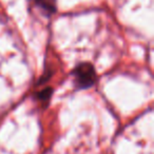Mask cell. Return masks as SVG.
Segmentation results:
<instances>
[{"mask_svg":"<svg viewBox=\"0 0 154 154\" xmlns=\"http://www.w3.org/2000/svg\"><path fill=\"white\" fill-rule=\"evenodd\" d=\"M37 2L45 11L53 12L55 10V0H37Z\"/></svg>","mask_w":154,"mask_h":154,"instance_id":"cell-2","label":"cell"},{"mask_svg":"<svg viewBox=\"0 0 154 154\" xmlns=\"http://www.w3.org/2000/svg\"><path fill=\"white\" fill-rule=\"evenodd\" d=\"M75 76H76L77 84L80 87H89L95 80V72L92 66L88 63L78 66V69H76V72H75Z\"/></svg>","mask_w":154,"mask_h":154,"instance_id":"cell-1","label":"cell"}]
</instances>
